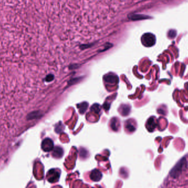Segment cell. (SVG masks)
I'll list each match as a JSON object with an SVG mask.
<instances>
[{"mask_svg":"<svg viewBox=\"0 0 188 188\" xmlns=\"http://www.w3.org/2000/svg\"><path fill=\"white\" fill-rule=\"evenodd\" d=\"M55 156L57 157H61L63 155V151L61 148L57 147L55 149V151H54Z\"/></svg>","mask_w":188,"mask_h":188,"instance_id":"cell-6","label":"cell"},{"mask_svg":"<svg viewBox=\"0 0 188 188\" xmlns=\"http://www.w3.org/2000/svg\"><path fill=\"white\" fill-rule=\"evenodd\" d=\"M88 108V104L87 103H82V104L80 105V112L83 114L84 113L85 111H86V109Z\"/></svg>","mask_w":188,"mask_h":188,"instance_id":"cell-7","label":"cell"},{"mask_svg":"<svg viewBox=\"0 0 188 188\" xmlns=\"http://www.w3.org/2000/svg\"><path fill=\"white\" fill-rule=\"evenodd\" d=\"M45 143H46V146L44 148V150L46 151H49L52 150L53 147V142L50 139L45 140L44 141Z\"/></svg>","mask_w":188,"mask_h":188,"instance_id":"cell-4","label":"cell"},{"mask_svg":"<svg viewBox=\"0 0 188 188\" xmlns=\"http://www.w3.org/2000/svg\"><path fill=\"white\" fill-rule=\"evenodd\" d=\"M102 176L101 173L98 170L93 171L90 175L91 179L95 181H98V180H100L101 179Z\"/></svg>","mask_w":188,"mask_h":188,"instance_id":"cell-3","label":"cell"},{"mask_svg":"<svg viewBox=\"0 0 188 188\" xmlns=\"http://www.w3.org/2000/svg\"><path fill=\"white\" fill-rule=\"evenodd\" d=\"M107 82L110 83H113L116 82V77L113 76H108L106 78Z\"/></svg>","mask_w":188,"mask_h":188,"instance_id":"cell-8","label":"cell"},{"mask_svg":"<svg viewBox=\"0 0 188 188\" xmlns=\"http://www.w3.org/2000/svg\"><path fill=\"white\" fill-rule=\"evenodd\" d=\"M156 125L155 121V120L153 118H151L150 119H149L148 121H147V127H149V130H153L155 129Z\"/></svg>","mask_w":188,"mask_h":188,"instance_id":"cell-5","label":"cell"},{"mask_svg":"<svg viewBox=\"0 0 188 188\" xmlns=\"http://www.w3.org/2000/svg\"><path fill=\"white\" fill-rule=\"evenodd\" d=\"M143 42L144 45L151 46L155 43V38L151 34H146L143 37Z\"/></svg>","mask_w":188,"mask_h":188,"instance_id":"cell-2","label":"cell"},{"mask_svg":"<svg viewBox=\"0 0 188 188\" xmlns=\"http://www.w3.org/2000/svg\"><path fill=\"white\" fill-rule=\"evenodd\" d=\"M187 161L185 158H182V160L179 161L174 167L173 168L170 172V176L173 178H177L178 176L180 175L182 173V172L184 171L187 167Z\"/></svg>","mask_w":188,"mask_h":188,"instance_id":"cell-1","label":"cell"}]
</instances>
